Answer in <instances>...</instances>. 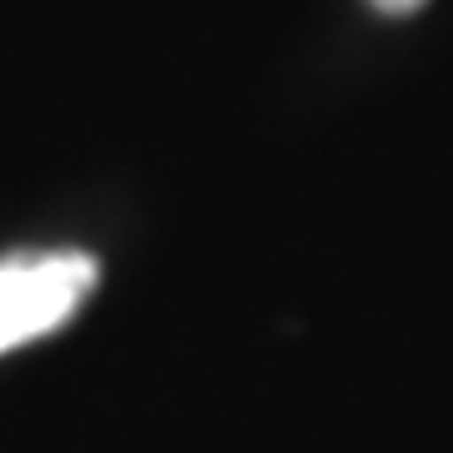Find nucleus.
Listing matches in <instances>:
<instances>
[{"label":"nucleus","mask_w":453,"mask_h":453,"mask_svg":"<svg viewBox=\"0 0 453 453\" xmlns=\"http://www.w3.org/2000/svg\"><path fill=\"white\" fill-rule=\"evenodd\" d=\"M96 257L86 252H31L0 262V353L35 342L71 323L96 288Z\"/></svg>","instance_id":"obj_1"},{"label":"nucleus","mask_w":453,"mask_h":453,"mask_svg":"<svg viewBox=\"0 0 453 453\" xmlns=\"http://www.w3.org/2000/svg\"><path fill=\"white\" fill-rule=\"evenodd\" d=\"M372 11H383V16H413L418 5H428V0H368Z\"/></svg>","instance_id":"obj_2"}]
</instances>
